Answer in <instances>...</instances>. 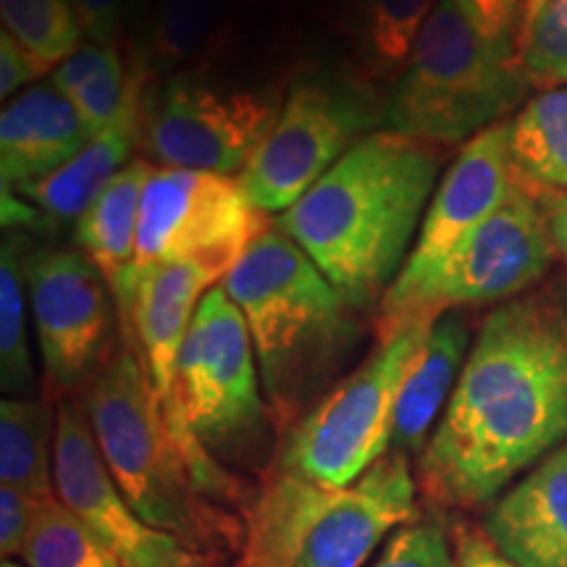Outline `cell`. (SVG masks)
<instances>
[{"mask_svg": "<svg viewBox=\"0 0 567 567\" xmlns=\"http://www.w3.org/2000/svg\"><path fill=\"white\" fill-rule=\"evenodd\" d=\"M565 439L567 284L549 281L484 318L417 457V484L439 507H478Z\"/></svg>", "mask_w": 567, "mask_h": 567, "instance_id": "obj_1", "label": "cell"}, {"mask_svg": "<svg viewBox=\"0 0 567 567\" xmlns=\"http://www.w3.org/2000/svg\"><path fill=\"white\" fill-rule=\"evenodd\" d=\"M450 153L396 132L368 134L276 224L354 310L375 316L413 252Z\"/></svg>", "mask_w": 567, "mask_h": 567, "instance_id": "obj_2", "label": "cell"}, {"mask_svg": "<svg viewBox=\"0 0 567 567\" xmlns=\"http://www.w3.org/2000/svg\"><path fill=\"white\" fill-rule=\"evenodd\" d=\"M250 329L276 431H289L339 381L363 344L365 313L271 224L221 281Z\"/></svg>", "mask_w": 567, "mask_h": 567, "instance_id": "obj_3", "label": "cell"}, {"mask_svg": "<svg viewBox=\"0 0 567 567\" xmlns=\"http://www.w3.org/2000/svg\"><path fill=\"white\" fill-rule=\"evenodd\" d=\"M179 452L197 492L237 502L243 481L224 463H252L276 429L243 313L218 284L203 297L176 363Z\"/></svg>", "mask_w": 567, "mask_h": 567, "instance_id": "obj_4", "label": "cell"}, {"mask_svg": "<svg viewBox=\"0 0 567 567\" xmlns=\"http://www.w3.org/2000/svg\"><path fill=\"white\" fill-rule=\"evenodd\" d=\"M515 48L488 40L457 0H436L405 69L384 87V130L455 147L530 101Z\"/></svg>", "mask_w": 567, "mask_h": 567, "instance_id": "obj_5", "label": "cell"}, {"mask_svg": "<svg viewBox=\"0 0 567 567\" xmlns=\"http://www.w3.org/2000/svg\"><path fill=\"white\" fill-rule=\"evenodd\" d=\"M82 405L113 481L140 517L195 549L239 534L237 523L197 492L147 368L130 344L116 347L84 386Z\"/></svg>", "mask_w": 567, "mask_h": 567, "instance_id": "obj_6", "label": "cell"}, {"mask_svg": "<svg viewBox=\"0 0 567 567\" xmlns=\"http://www.w3.org/2000/svg\"><path fill=\"white\" fill-rule=\"evenodd\" d=\"M384 130V87L352 61L289 69L281 111L250 166L237 176L258 210L284 213L368 134Z\"/></svg>", "mask_w": 567, "mask_h": 567, "instance_id": "obj_7", "label": "cell"}, {"mask_svg": "<svg viewBox=\"0 0 567 567\" xmlns=\"http://www.w3.org/2000/svg\"><path fill=\"white\" fill-rule=\"evenodd\" d=\"M231 63H203L145 84L140 147L163 168L239 176L271 134L284 84L231 76Z\"/></svg>", "mask_w": 567, "mask_h": 567, "instance_id": "obj_8", "label": "cell"}, {"mask_svg": "<svg viewBox=\"0 0 567 567\" xmlns=\"http://www.w3.org/2000/svg\"><path fill=\"white\" fill-rule=\"evenodd\" d=\"M555 255L538 189L517 176L502 208L467 234L434 271L408 287L386 289L373 316L375 339L434 323L446 310L515 300L549 274Z\"/></svg>", "mask_w": 567, "mask_h": 567, "instance_id": "obj_9", "label": "cell"}, {"mask_svg": "<svg viewBox=\"0 0 567 567\" xmlns=\"http://www.w3.org/2000/svg\"><path fill=\"white\" fill-rule=\"evenodd\" d=\"M429 331L431 323H421L381 339L363 363L287 431L276 467L329 488H347L389 455L396 402Z\"/></svg>", "mask_w": 567, "mask_h": 567, "instance_id": "obj_10", "label": "cell"}, {"mask_svg": "<svg viewBox=\"0 0 567 567\" xmlns=\"http://www.w3.org/2000/svg\"><path fill=\"white\" fill-rule=\"evenodd\" d=\"M271 224L237 176L153 166L134 264H189L224 281Z\"/></svg>", "mask_w": 567, "mask_h": 567, "instance_id": "obj_11", "label": "cell"}, {"mask_svg": "<svg viewBox=\"0 0 567 567\" xmlns=\"http://www.w3.org/2000/svg\"><path fill=\"white\" fill-rule=\"evenodd\" d=\"M30 310L51 392L84 389L116 352V302L103 274L80 250H40L27 260Z\"/></svg>", "mask_w": 567, "mask_h": 567, "instance_id": "obj_12", "label": "cell"}, {"mask_svg": "<svg viewBox=\"0 0 567 567\" xmlns=\"http://www.w3.org/2000/svg\"><path fill=\"white\" fill-rule=\"evenodd\" d=\"M55 496L124 567H203L200 549L151 526L113 481L82 402L59 400Z\"/></svg>", "mask_w": 567, "mask_h": 567, "instance_id": "obj_13", "label": "cell"}, {"mask_svg": "<svg viewBox=\"0 0 567 567\" xmlns=\"http://www.w3.org/2000/svg\"><path fill=\"white\" fill-rule=\"evenodd\" d=\"M218 284L221 281L216 276L189 264H132L111 287L122 342L130 344L145 363L176 450V363L203 297Z\"/></svg>", "mask_w": 567, "mask_h": 567, "instance_id": "obj_14", "label": "cell"}, {"mask_svg": "<svg viewBox=\"0 0 567 567\" xmlns=\"http://www.w3.org/2000/svg\"><path fill=\"white\" fill-rule=\"evenodd\" d=\"M517 179L509 155V122H499L465 142L450 163L417 231L415 247L392 287H408L442 260L492 213L502 208Z\"/></svg>", "mask_w": 567, "mask_h": 567, "instance_id": "obj_15", "label": "cell"}, {"mask_svg": "<svg viewBox=\"0 0 567 567\" xmlns=\"http://www.w3.org/2000/svg\"><path fill=\"white\" fill-rule=\"evenodd\" d=\"M415 488L408 457L389 452L352 486L339 488L295 567H363L389 530L415 520Z\"/></svg>", "mask_w": 567, "mask_h": 567, "instance_id": "obj_16", "label": "cell"}, {"mask_svg": "<svg viewBox=\"0 0 567 567\" xmlns=\"http://www.w3.org/2000/svg\"><path fill=\"white\" fill-rule=\"evenodd\" d=\"M258 0H155L130 38V61L147 82L203 63L237 61Z\"/></svg>", "mask_w": 567, "mask_h": 567, "instance_id": "obj_17", "label": "cell"}, {"mask_svg": "<svg viewBox=\"0 0 567 567\" xmlns=\"http://www.w3.org/2000/svg\"><path fill=\"white\" fill-rule=\"evenodd\" d=\"M484 536L513 567H567V444L488 509Z\"/></svg>", "mask_w": 567, "mask_h": 567, "instance_id": "obj_18", "label": "cell"}, {"mask_svg": "<svg viewBox=\"0 0 567 567\" xmlns=\"http://www.w3.org/2000/svg\"><path fill=\"white\" fill-rule=\"evenodd\" d=\"M95 137L55 84L19 92L0 113V182L19 189L59 172Z\"/></svg>", "mask_w": 567, "mask_h": 567, "instance_id": "obj_19", "label": "cell"}, {"mask_svg": "<svg viewBox=\"0 0 567 567\" xmlns=\"http://www.w3.org/2000/svg\"><path fill=\"white\" fill-rule=\"evenodd\" d=\"M471 344V318L467 310H446L431 323L423 352L402 386L394 413L392 452L417 455L425 450L436 421L455 392Z\"/></svg>", "mask_w": 567, "mask_h": 567, "instance_id": "obj_20", "label": "cell"}, {"mask_svg": "<svg viewBox=\"0 0 567 567\" xmlns=\"http://www.w3.org/2000/svg\"><path fill=\"white\" fill-rule=\"evenodd\" d=\"M337 494L339 488L276 467L247 509L237 567H295L310 530Z\"/></svg>", "mask_w": 567, "mask_h": 567, "instance_id": "obj_21", "label": "cell"}, {"mask_svg": "<svg viewBox=\"0 0 567 567\" xmlns=\"http://www.w3.org/2000/svg\"><path fill=\"white\" fill-rule=\"evenodd\" d=\"M145 84L109 130L95 134L80 153L45 179L24 184L13 193L32 203L48 221H76L109 184L134 161L140 145V103Z\"/></svg>", "mask_w": 567, "mask_h": 567, "instance_id": "obj_22", "label": "cell"}, {"mask_svg": "<svg viewBox=\"0 0 567 567\" xmlns=\"http://www.w3.org/2000/svg\"><path fill=\"white\" fill-rule=\"evenodd\" d=\"M436 0H329L326 19L368 80L381 87L405 69L417 32Z\"/></svg>", "mask_w": 567, "mask_h": 567, "instance_id": "obj_23", "label": "cell"}, {"mask_svg": "<svg viewBox=\"0 0 567 567\" xmlns=\"http://www.w3.org/2000/svg\"><path fill=\"white\" fill-rule=\"evenodd\" d=\"M151 174V161L134 158L74 221L76 250L103 274L109 287L137 260L142 195Z\"/></svg>", "mask_w": 567, "mask_h": 567, "instance_id": "obj_24", "label": "cell"}, {"mask_svg": "<svg viewBox=\"0 0 567 567\" xmlns=\"http://www.w3.org/2000/svg\"><path fill=\"white\" fill-rule=\"evenodd\" d=\"M55 431L59 408L34 396L0 402V486L34 499L55 496Z\"/></svg>", "mask_w": 567, "mask_h": 567, "instance_id": "obj_25", "label": "cell"}, {"mask_svg": "<svg viewBox=\"0 0 567 567\" xmlns=\"http://www.w3.org/2000/svg\"><path fill=\"white\" fill-rule=\"evenodd\" d=\"M509 155L523 182L567 193V84L542 90L509 122Z\"/></svg>", "mask_w": 567, "mask_h": 567, "instance_id": "obj_26", "label": "cell"}, {"mask_svg": "<svg viewBox=\"0 0 567 567\" xmlns=\"http://www.w3.org/2000/svg\"><path fill=\"white\" fill-rule=\"evenodd\" d=\"M32 247L13 231L3 237L0 252V381L9 396H30L34 368L30 352V284L27 260Z\"/></svg>", "mask_w": 567, "mask_h": 567, "instance_id": "obj_27", "label": "cell"}, {"mask_svg": "<svg viewBox=\"0 0 567 567\" xmlns=\"http://www.w3.org/2000/svg\"><path fill=\"white\" fill-rule=\"evenodd\" d=\"M21 557L27 567H124L59 496L40 505Z\"/></svg>", "mask_w": 567, "mask_h": 567, "instance_id": "obj_28", "label": "cell"}, {"mask_svg": "<svg viewBox=\"0 0 567 567\" xmlns=\"http://www.w3.org/2000/svg\"><path fill=\"white\" fill-rule=\"evenodd\" d=\"M3 30L13 34L48 71L84 42L71 0H0Z\"/></svg>", "mask_w": 567, "mask_h": 567, "instance_id": "obj_29", "label": "cell"}, {"mask_svg": "<svg viewBox=\"0 0 567 567\" xmlns=\"http://www.w3.org/2000/svg\"><path fill=\"white\" fill-rule=\"evenodd\" d=\"M517 61L534 90L567 84V0H542L523 19Z\"/></svg>", "mask_w": 567, "mask_h": 567, "instance_id": "obj_30", "label": "cell"}, {"mask_svg": "<svg viewBox=\"0 0 567 567\" xmlns=\"http://www.w3.org/2000/svg\"><path fill=\"white\" fill-rule=\"evenodd\" d=\"M371 567H457L450 538L436 523H413L389 538Z\"/></svg>", "mask_w": 567, "mask_h": 567, "instance_id": "obj_31", "label": "cell"}, {"mask_svg": "<svg viewBox=\"0 0 567 567\" xmlns=\"http://www.w3.org/2000/svg\"><path fill=\"white\" fill-rule=\"evenodd\" d=\"M84 42L122 48L130 38V0H71Z\"/></svg>", "mask_w": 567, "mask_h": 567, "instance_id": "obj_32", "label": "cell"}, {"mask_svg": "<svg viewBox=\"0 0 567 567\" xmlns=\"http://www.w3.org/2000/svg\"><path fill=\"white\" fill-rule=\"evenodd\" d=\"M42 502L45 499H34L19 488L0 486V551H3V559L24 551Z\"/></svg>", "mask_w": 567, "mask_h": 567, "instance_id": "obj_33", "label": "cell"}, {"mask_svg": "<svg viewBox=\"0 0 567 567\" xmlns=\"http://www.w3.org/2000/svg\"><path fill=\"white\" fill-rule=\"evenodd\" d=\"M457 3L488 40L517 51V32L523 19L520 0H457Z\"/></svg>", "mask_w": 567, "mask_h": 567, "instance_id": "obj_34", "label": "cell"}, {"mask_svg": "<svg viewBox=\"0 0 567 567\" xmlns=\"http://www.w3.org/2000/svg\"><path fill=\"white\" fill-rule=\"evenodd\" d=\"M48 69L9 32H0V97L9 101L19 90L32 87Z\"/></svg>", "mask_w": 567, "mask_h": 567, "instance_id": "obj_35", "label": "cell"}, {"mask_svg": "<svg viewBox=\"0 0 567 567\" xmlns=\"http://www.w3.org/2000/svg\"><path fill=\"white\" fill-rule=\"evenodd\" d=\"M118 51H122V48H105L95 45V42H82L66 61L59 63V66L51 71V82L63 92V95H71V92L80 90L84 82H90Z\"/></svg>", "mask_w": 567, "mask_h": 567, "instance_id": "obj_36", "label": "cell"}, {"mask_svg": "<svg viewBox=\"0 0 567 567\" xmlns=\"http://www.w3.org/2000/svg\"><path fill=\"white\" fill-rule=\"evenodd\" d=\"M457 567H513L492 547L486 536L460 534Z\"/></svg>", "mask_w": 567, "mask_h": 567, "instance_id": "obj_37", "label": "cell"}, {"mask_svg": "<svg viewBox=\"0 0 567 567\" xmlns=\"http://www.w3.org/2000/svg\"><path fill=\"white\" fill-rule=\"evenodd\" d=\"M538 197L544 203V213H547L551 239H555L557 252L563 255L567 264V193H547L538 189Z\"/></svg>", "mask_w": 567, "mask_h": 567, "instance_id": "obj_38", "label": "cell"}, {"mask_svg": "<svg viewBox=\"0 0 567 567\" xmlns=\"http://www.w3.org/2000/svg\"><path fill=\"white\" fill-rule=\"evenodd\" d=\"M264 6L281 21L287 32L302 24V19L313 17L318 9H329V0H264Z\"/></svg>", "mask_w": 567, "mask_h": 567, "instance_id": "obj_39", "label": "cell"}, {"mask_svg": "<svg viewBox=\"0 0 567 567\" xmlns=\"http://www.w3.org/2000/svg\"><path fill=\"white\" fill-rule=\"evenodd\" d=\"M155 0H130V38L140 30L142 21L147 19Z\"/></svg>", "mask_w": 567, "mask_h": 567, "instance_id": "obj_40", "label": "cell"}, {"mask_svg": "<svg viewBox=\"0 0 567 567\" xmlns=\"http://www.w3.org/2000/svg\"><path fill=\"white\" fill-rule=\"evenodd\" d=\"M538 3H542V0H520V9H523V19H526V17H528V13H530V11H534ZM523 19H520V24H523Z\"/></svg>", "mask_w": 567, "mask_h": 567, "instance_id": "obj_41", "label": "cell"}, {"mask_svg": "<svg viewBox=\"0 0 567 567\" xmlns=\"http://www.w3.org/2000/svg\"><path fill=\"white\" fill-rule=\"evenodd\" d=\"M0 567H21V565L13 563V559H3V565H0Z\"/></svg>", "mask_w": 567, "mask_h": 567, "instance_id": "obj_42", "label": "cell"}]
</instances>
